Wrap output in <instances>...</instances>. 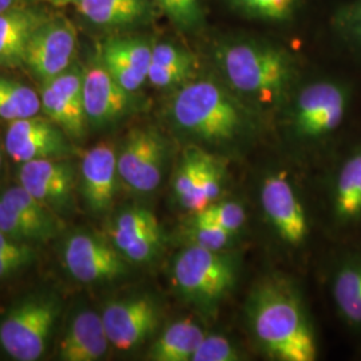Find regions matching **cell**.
<instances>
[{"instance_id": "obj_31", "label": "cell", "mask_w": 361, "mask_h": 361, "mask_svg": "<svg viewBox=\"0 0 361 361\" xmlns=\"http://www.w3.org/2000/svg\"><path fill=\"white\" fill-rule=\"evenodd\" d=\"M244 353L231 338L222 335H205L192 356V361H240Z\"/></svg>"}, {"instance_id": "obj_1", "label": "cell", "mask_w": 361, "mask_h": 361, "mask_svg": "<svg viewBox=\"0 0 361 361\" xmlns=\"http://www.w3.org/2000/svg\"><path fill=\"white\" fill-rule=\"evenodd\" d=\"M246 326L256 347L276 361H314L319 343L305 301L293 281L267 276L246 298Z\"/></svg>"}, {"instance_id": "obj_5", "label": "cell", "mask_w": 361, "mask_h": 361, "mask_svg": "<svg viewBox=\"0 0 361 361\" xmlns=\"http://www.w3.org/2000/svg\"><path fill=\"white\" fill-rule=\"evenodd\" d=\"M355 101V86L343 78L313 80L297 94L289 116L290 135L314 149L332 147L348 123Z\"/></svg>"}, {"instance_id": "obj_33", "label": "cell", "mask_w": 361, "mask_h": 361, "mask_svg": "<svg viewBox=\"0 0 361 361\" xmlns=\"http://www.w3.org/2000/svg\"><path fill=\"white\" fill-rule=\"evenodd\" d=\"M0 232L4 233L13 241L32 244L39 243L35 231L20 219L11 207H7L0 198Z\"/></svg>"}, {"instance_id": "obj_27", "label": "cell", "mask_w": 361, "mask_h": 361, "mask_svg": "<svg viewBox=\"0 0 361 361\" xmlns=\"http://www.w3.org/2000/svg\"><path fill=\"white\" fill-rule=\"evenodd\" d=\"M40 95L30 86L10 78L0 77V119L13 122L38 116Z\"/></svg>"}, {"instance_id": "obj_13", "label": "cell", "mask_w": 361, "mask_h": 361, "mask_svg": "<svg viewBox=\"0 0 361 361\" xmlns=\"http://www.w3.org/2000/svg\"><path fill=\"white\" fill-rule=\"evenodd\" d=\"M63 264L68 274L82 284L110 283L129 271L128 261L111 241L87 232L74 233L66 240Z\"/></svg>"}, {"instance_id": "obj_7", "label": "cell", "mask_w": 361, "mask_h": 361, "mask_svg": "<svg viewBox=\"0 0 361 361\" xmlns=\"http://www.w3.org/2000/svg\"><path fill=\"white\" fill-rule=\"evenodd\" d=\"M61 312L55 296L37 295L16 304L0 322V347L16 361L39 360Z\"/></svg>"}, {"instance_id": "obj_10", "label": "cell", "mask_w": 361, "mask_h": 361, "mask_svg": "<svg viewBox=\"0 0 361 361\" xmlns=\"http://www.w3.org/2000/svg\"><path fill=\"white\" fill-rule=\"evenodd\" d=\"M169 159V143L152 128L131 130L116 152L121 182L135 194L154 193L161 186Z\"/></svg>"}, {"instance_id": "obj_36", "label": "cell", "mask_w": 361, "mask_h": 361, "mask_svg": "<svg viewBox=\"0 0 361 361\" xmlns=\"http://www.w3.org/2000/svg\"><path fill=\"white\" fill-rule=\"evenodd\" d=\"M192 67H162L150 65L147 80L157 89H170L186 83V80L193 75Z\"/></svg>"}, {"instance_id": "obj_24", "label": "cell", "mask_w": 361, "mask_h": 361, "mask_svg": "<svg viewBox=\"0 0 361 361\" xmlns=\"http://www.w3.org/2000/svg\"><path fill=\"white\" fill-rule=\"evenodd\" d=\"M205 331L198 323L185 317L176 320L162 331L147 352L153 361H192L195 349L205 337Z\"/></svg>"}, {"instance_id": "obj_19", "label": "cell", "mask_w": 361, "mask_h": 361, "mask_svg": "<svg viewBox=\"0 0 361 361\" xmlns=\"http://www.w3.org/2000/svg\"><path fill=\"white\" fill-rule=\"evenodd\" d=\"M83 106L87 123L104 128L129 114L133 94L125 90L98 59L83 70Z\"/></svg>"}, {"instance_id": "obj_37", "label": "cell", "mask_w": 361, "mask_h": 361, "mask_svg": "<svg viewBox=\"0 0 361 361\" xmlns=\"http://www.w3.org/2000/svg\"><path fill=\"white\" fill-rule=\"evenodd\" d=\"M27 265H30V264L20 258L0 255V280L13 276L16 271L26 268Z\"/></svg>"}, {"instance_id": "obj_38", "label": "cell", "mask_w": 361, "mask_h": 361, "mask_svg": "<svg viewBox=\"0 0 361 361\" xmlns=\"http://www.w3.org/2000/svg\"><path fill=\"white\" fill-rule=\"evenodd\" d=\"M23 6V0H0V13Z\"/></svg>"}, {"instance_id": "obj_25", "label": "cell", "mask_w": 361, "mask_h": 361, "mask_svg": "<svg viewBox=\"0 0 361 361\" xmlns=\"http://www.w3.org/2000/svg\"><path fill=\"white\" fill-rule=\"evenodd\" d=\"M0 198L35 231L39 243L51 240L63 229V221L58 213L40 202L20 185L6 189L0 194Z\"/></svg>"}, {"instance_id": "obj_16", "label": "cell", "mask_w": 361, "mask_h": 361, "mask_svg": "<svg viewBox=\"0 0 361 361\" xmlns=\"http://www.w3.org/2000/svg\"><path fill=\"white\" fill-rule=\"evenodd\" d=\"M109 237L128 262L149 264L164 247V231L154 213L146 207H131L116 214Z\"/></svg>"}, {"instance_id": "obj_35", "label": "cell", "mask_w": 361, "mask_h": 361, "mask_svg": "<svg viewBox=\"0 0 361 361\" xmlns=\"http://www.w3.org/2000/svg\"><path fill=\"white\" fill-rule=\"evenodd\" d=\"M152 65L162 67H195L193 55L173 43H158L153 46Z\"/></svg>"}, {"instance_id": "obj_11", "label": "cell", "mask_w": 361, "mask_h": 361, "mask_svg": "<svg viewBox=\"0 0 361 361\" xmlns=\"http://www.w3.org/2000/svg\"><path fill=\"white\" fill-rule=\"evenodd\" d=\"M77 44V28L73 22L62 15L49 16L30 38L23 65L46 83L71 67Z\"/></svg>"}, {"instance_id": "obj_32", "label": "cell", "mask_w": 361, "mask_h": 361, "mask_svg": "<svg viewBox=\"0 0 361 361\" xmlns=\"http://www.w3.org/2000/svg\"><path fill=\"white\" fill-rule=\"evenodd\" d=\"M169 19L180 28H194L202 16L201 0H155Z\"/></svg>"}, {"instance_id": "obj_26", "label": "cell", "mask_w": 361, "mask_h": 361, "mask_svg": "<svg viewBox=\"0 0 361 361\" xmlns=\"http://www.w3.org/2000/svg\"><path fill=\"white\" fill-rule=\"evenodd\" d=\"M77 10L92 26L119 28L147 18L150 4L149 0H83Z\"/></svg>"}, {"instance_id": "obj_21", "label": "cell", "mask_w": 361, "mask_h": 361, "mask_svg": "<svg viewBox=\"0 0 361 361\" xmlns=\"http://www.w3.org/2000/svg\"><path fill=\"white\" fill-rule=\"evenodd\" d=\"M152 54L153 44L146 39L116 37L102 44L99 61L125 90L134 94L147 80Z\"/></svg>"}, {"instance_id": "obj_22", "label": "cell", "mask_w": 361, "mask_h": 361, "mask_svg": "<svg viewBox=\"0 0 361 361\" xmlns=\"http://www.w3.org/2000/svg\"><path fill=\"white\" fill-rule=\"evenodd\" d=\"M110 341L106 335L101 313L83 310L71 319L58 347L63 361H95L102 359Z\"/></svg>"}, {"instance_id": "obj_3", "label": "cell", "mask_w": 361, "mask_h": 361, "mask_svg": "<svg viewBox=\"0 0 361 361\" xmlns=\"http://www.w3.org/2000/svg\"><path fill=\"white\" fill-rule=\"evenodd\" d=\"M217 62L231 89L262 107L281 104L295 77L290 56L268 44H225L217 52Z\"/></svg>"}, {"instance_id": "obj_4", "label": "cell", "mask_w": 361, "mask_h": 361, "mask_svg": "<svg viewBox=\"0 0 361 361\" xmlns=\"http://www.w3.org/2000/svg\"><path fill=\"white\" fill-rule=\"evenodd\" d=\"M241 258L232 250L214 252L185 245L170 265V283L180 300L214 317L238 283Z\"/></svg>"}, {"instance_id": "obj_40", "label": "cell", "mask_w": 361, "mask_h": 361, "mask_svg": "<svg viewBox=\"0 0 361 361\" xmlns=\"http://www.w3.org/2000/svg\"><path fill=\"white\" fill-rule=\"evenodd\" d=\"M1 165H3V153L0 150V170H1Z\"/></svg>"}, {"instance_id": "obj_29", "label": "cell", "mask_w": 361, "mask_h": 361, "mask_svg": "<svg viewBox=\"0 0 361 361\" xmlns=\"http://www.w3.org/2000/svg\"><path fill=\"white\" fill-rule=\"evenodd\" d=\"M189 219L194 221H202L214 224L219 228L233 233L234 235H240V233L245 229L247 213L241 202L232 200H219L209 207L189 214Z\"/></svg>"}, {"instance_id": "obj_17", "label": "cell", "mask_w": 361, "mask_h": 361, "mask_svg": "<svg viewBox=\"0 0 361 361\" xmlns=\"http://www.w3.org/2000/svg\"><path fill=\"white\" fill-rule=\"evenodd\" d=\"M42 111L71 140L85 135L87 119L83 106V70L71 66L65 73L43 83Z\"/></svg>"}, {"instance_id": "obj_18", "label": "cell", "mask_w": 361, "mask_h": 361, "mask_svg": "<svg viewBox=\"0 0 361 361\" xmlns=\"http://www.w3.org/2000/svg\"><path fill=\"white\" fill-rule=\"evenodd\" d=\"M19 185L56 213L73 201L77 170L67 158L28 161L18 170Z\"/></svg>"}, {"instance_id": "obj_14", "label": "cell", "mask_w": 361, "mask_h": 361, "mask_svg": "<svg viewBox=\"0 0 361 361\" xmlns=\"http://www.w3.org/2000/svg\"><path fill=\"white\" fill-rule=\"evenodd\" d=\"M101 317L110 345L131 350L154 335L161 323V308L154 297L135 295L110 301Z\"/></svg>"}, {"instance_id": "obj_15", "label": "cell", "mask_w": 361, "mask_h": 361, "mask_svg": "<svg viewBox=\"0 0 361 361\" xmlns=\"http://www.w3.org/2000/svg\"><path fill=\"white\" fill-rule=\"evenodd\" d=\"M4 152L18 162L68 158L75 153L71 138L51 119L31 116L10 122L4 134Z\"/></svg>"}, {"instance_id": "obj_2", "label": "cell", "mask_w": 361, "mask_h": 361, "mask_svg": "<svg viewBox=\"0 0 361 361\" xmlns=\"http://www.w3.org/2000/svg\"><path fill=\"white\" fill-rule=\"evenodd\" d=\"M180 137L219 155L237 154L256 135V119L232 91L212 79L186 82L169 104Z\"/></svg>"}, {"instance_id": "obj_39", "label": "cell", "mask_w": 361, "mask_h": 361, "mask_svg": "<svg viewBox=\"0 0 361 361\" xmlns=\"http://www.w3.org/2000/svg\"><path fill=\"white\" fill-rule=\"evenodd\" d=\"M43 3H49L54 7H67V6H78L83 0H38Z\"/></svg>"}, {"instance_id": "obj_20", "label": "cell", "mask_w": 361, "mask_h": 361, "mask_svg": "<svg viewBox=\"0 0 361 361\" xmlns=\"http://www.w3.org/2000/svg\"><path fill=\"white\" fill-rule=\"evenodd\" d=\"M80 193L94 214L106 213L114 202L116 182V150L111 143H99L89 149L80 162Z\"/></svg>"}, {"instance_id": "obj_23", "label": "cell", "mask_w": 361, "mask_h": 361, "mask_svg": "<svg viewBox=\"0 0 361 361\" xmlns=\"http://www.w3.org/2000/svg\"><path fill=\"white\" fill-rule=\"evenodd\" d=\"M49 16L25 6L0 13V66L23 65L30 38Z\"/></svg>"}, {"instance_id": "obj_9", "label": "cell", "mask_w": 361, "mask_h": 361, "mask_svg": "<svg viewBox=\"0 0 361 361\" xmlns=\"http://www.w3.org/2000/svg\"><path fill=\"white\" fill-rule=\"evenodd\" d=\"M259 205L276 238L288 247H304L310 221L295 182L284 170L268 171L259 185Z\"/></svg>"}, {"instance_id": "obj_8", "label": "cell", "mask_w": 361, "mask_h": 361, "mask_svg": "<svg viewBox=\"0 0 361 361\" xmlns=\"http://www.w3.org/2000/svg\"><path fill=\"white\" fill-rule=\"evenodd\" d=\"M226 180L224 155L190 145L183 150L174 170L173 197L182 210L193 214L222 198Z\"/></svg>"}, {"instance_id": "obj_28", "label": "cell", "mask_w": 361, "mask_h": 361, "mask_svg": "<svg viewBox=\"0 0 361 361\" xmlns=\"http://www.w3.org/2000/svg\"><path fill=\"white\" fill-rule=\"evenodd\" d=\"M237 235L210 222L188 219L180 231V240L185 245L197 246L207 250L224 252L232 250L237 243Z\"/></svg>"}, {"instance_id": "obj_30", "label": "cell", "mask_w": 361, "mask_h": 361, "mask_svg": "<svg viewBox=\"0 0 361 361\" xmlns=\"http://www.w3.org/2000/svg\"><path fill=\"white\" fill-rule=\"evenodd\" d=\"M235 8L268 20H286L296 10L297 0H232Z\"/></svg>"}, {"instance_id": "obj_12", "label": "cell", "mask_w": 361, "mask_h": 361, "mask_svg": "<svg viewBox=\"0 0 361 361\" xmlns=\"http://www.w3.org/2000/svg\"><path fill=\"white\" fill-rule=\"evenodd\" d=\"M328 288L340 323L349 334L361 337V237L337 243Z\"/></svg>"}, {"instance_id": "obj_6", "label": "cell", "mask_w": 361, "mask_h": 361, "mask_svg": "<svg viewBox=\"0 0 361 361\" xmlns=\"http://www.w3.org/2000/svg\"><path fill=\"white\" fill-rule=\"evenodd\" d=\"M324 201L336 243L361 237V135L340 143L331 154Z\"/></svg>"}, {"instance_id": "obj_34", "label": "cell", "mask_w": 361, "mask_h": 361, "mask_svg": "<svg viewBox=\"0 0 361 361\" xmlns=\"http://www.w3.org/2000/svg\"><path fill=\"white\" fill-rule=\"evenodd\" d=\"M336 25L343 37L361 50V0H355L343 7L337 13Z\"/></svg>"}]
</instances>
